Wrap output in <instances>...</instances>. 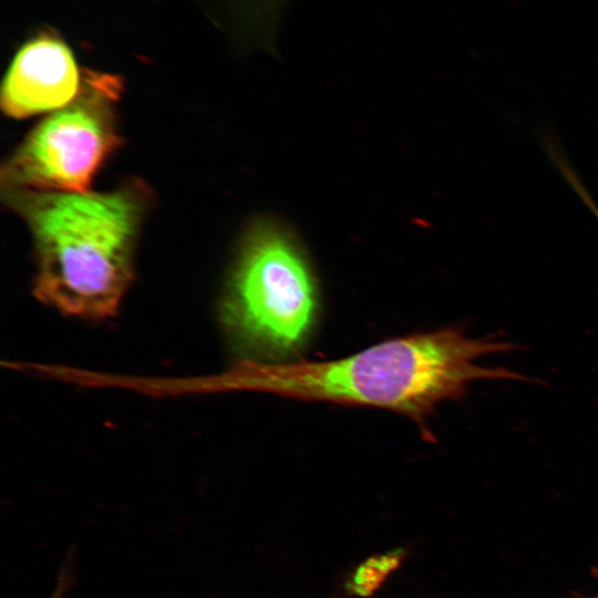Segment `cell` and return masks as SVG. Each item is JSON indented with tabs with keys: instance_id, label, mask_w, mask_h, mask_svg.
Wrapping results in <instances>:
<instances>
[{
	"instance_id": "8",
	"label": "cell",
	"mask_w": 598,
	"mask_h": 598,
	"mask_svg": "<svg viewBox=\"0 0 598 598\" xmlns=\"http://www.w3.org/2000/svg\"><path fill=\"white\" fill-rule=\"evenodd\" d=\"M50 598H59V597L53 595V596H51Z\"/></svg>"
},
{
	"instance_id": "1",
	"label": "cell",
	"mask_w": 598,
	"mask_h": 598,
	"mask_svg": "<svg viewBox=\"0 0 598 598\" xmlns=\"http://www.w3.org/2000/svg\"><path fill=\"white\" fill-rule=\"evenodd\" d=\"M495 336L471 338L461 327L385 340L355 354L328 361L248 360L221 377L219 385L310 402L374 406L415 422L433 439L427 419L447 400H460L477 380H529L503 367H485V355L512 351Z\"/></svg>"
},
{
	"instance_id": "2",
	"label": "cell",
	"mask_w": 598,
	"mask_h": 598,
	"mask_svg": "<svg viewBox=\"0 0 598 598\" xmlns=\"http://www.w3.org/2000/svg\"><path fill=\"white\" fill-rule=\"evenodd\" d=\"M4 192L33 237L35 297L65 315H115L133 277L148 189L131 182L107 193Z\"/></svg>"
},
{
	"instance_id": "5",
	"label": "cell",
	"mask_w": 598,
	"mask_h": 598,
	"mask_svg": "<svg viewBox=\"0 0 598 598\" xmlns=\"http://www.w3.org/2000/svg\"><path fill=\"white\" fill-rule=\"evenodd\" d=\"M83 78L68 45L42 35L25 43L14 56L1 89V106L22 118L58 111L79 95Z\"/></svg>"
},
{
	"instance_id": "6",
	"label": "cell",
	"mask_w": 598,
	"mask_h": 598,
	"mask_svg": "<svg viewBox=\"0 0 598 598\" xmlns=\"http://www.w3.org/2000/svg\"><path fill=\"white\" fill-rule=\"evenodd\" d=\"M288 0H267L270 10L272 11L274 16L279 20L281 12L283 10V6L287 3Z\"/></svg>"
},
{
	"instance_id": "3",
	"label": "cell",
	"mask_w": 598,
	"mask_h": 598,
	"mask_svg": "<svg viewBox=\"0 0 598 598\" xmlns=\"http://www.w3.org/2000/svg\"><path fill=\"white\" fill-rule=\"evenodd\" d=\"M318 280L289 229L262 219L248 230L223 303L233 340L261 362H283L308 344L318 322Z\"/></svg>"
},
{
	"instance_id": "7",
	"label": "cell",
	"mask_w": 598,
	"mask_h": 598,
	"mask_svg": "<svg viewBox=\"0 0 598 598\" xmlns=\"http://www.w3.org/2000/svg\"><path fill=\"white\" fill-rule=\"evenodd\" d=\"M585 598H598V592L595 594V595H591V596H589V597H585Z\"/></svg>"
},
{
	"instance_id": "4",
	"label": "cell",
	"mask_w": 598,
	"mask_h": 598,
	"mask_svg": "<svg viewBox=\"0 0 598 598\" xmlns=\"http://www.w3.org/2000/svg\"><path fill=\"white\" fill-rule=\"evenodd\" d=\"M121 92L118 78L87 72L76 99L34 127L3 165V190L89 192L120 143Z\"/></svg>"
}]
</instances>
